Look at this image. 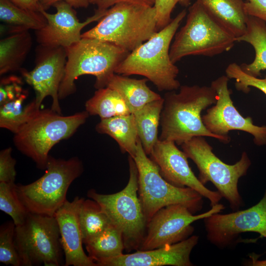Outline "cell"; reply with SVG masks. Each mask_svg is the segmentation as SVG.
Segmentation results:
<instances>
[{"label":"cell","instance_id":"cell-1","mask_svg":"<svg viewBox=\"0 0 266 266\" xmlns=\"http://www.w3.org/2000/svg\"><path fill=\"white\" fill-rule=\"evenodd\" d=\"M179 91H168L164 97L161 114V140L181 145L195 136L210 137L228 143L230 140L210 133L201 116L203 110L214 104L217 95L211 86L181 85Z\"/></svg>","mask_w":266,"mask_h":266},{"label":"cell","instance_id":"cell-2","mask_svg":"<svg viewBox=\"0 0 266 266\" xmlns=\"http://www.w3.org/2000/svg\"><path fill=\"white\" fill-rule=\"evenodd\" d=\"M186 14V10L183 9L166 27L131 52L117 66L115 73L143 76L160 91L179 89L181 85L176 79L179 68L171 61L169 50L172 40Z\"/></svg>","mask_w":266,"mask_h":266},{"label":"cell","instance_id":"cell-3","mask_svg":"<svg viewBox=\"0 0 266 266\" xmlns=\"http://www.w3.org/2000/svg\"><path fill=\"white\" fill-rule=\"evenodd\" d=\"M65 49L66 62L59 88V99L75 93L74 81L83 75L96 77L94 86L97 89L106 87L117 66L130 53L110 42L90 37L81 38Z\"/></svg>","mask_w":266,"mask_h":266},{"label":"cell","instance_id":"cell-4","mask_svg":"<svg viewBox=\"0 0 266 266\" xmlns=\"http://www.w3.org/2000/svg\"><path fill=\"white\" fill-rule=\"evenodd\" d=\"M81 38L90 37L112 43L131 52L158 32L154 6L118 3Z\"/></svg>","mask_w":266,"mask_h":266},{"label":"cell","instance_id":"cell-5","mask_svg":"<svg viewBox=\"0 0 266 266\" xmlns=\"http://www.w3.org/2000/svg\"><path fill=\"white\" fill-rule=\"evenodd\" d=\"M89 115L86 110L63 116L51 108L40 109L14 134L13 143L19 151L35 163L38 168L45 170L52 148L71 137Z\"/></svg>","mask_w":266,"mask_h":266},{"label":"cell","instance_id":"cell-6","mask_svg":"<svg viewBox=\"0 0 266 266\" xmlns=\"http://www.w3.org/2000/svg\"><path fill=\"white\" fill-rule=\"evenodd\" d=\"M235 38L196 0L188 8L185 25L174 35L170 58L175 64L187 56L212 57L230 50Z\"/></svg>","mask_w":266,"mask_h":266},{"label":"cell","instance_id":"cell-7","mask_svg":"<svg viewBox=\"0 0 266 266\" xmlns=\"http://www.w3.org/2000/svg\"><path fill=\"white\" fill-rule=\"evenodd\" d=\"M45 172L39 179L27 185L16 184L17 195L28 212L54 216L67 200V190L83 171L77 157L68 160L49 155Z\"/></svg>","mask_w":266,"mask_h":266},{"label":"cell","instance_id":"cell-8","mask_svg":"<svg viewBox=\"0 0 266 266\" xmlns=\"http://www.w3.org/2000/svg\"><path fill=\"white\" fill-rule=\"evenodd\" d=\"M129 178L121 191L111 194H101L94 189L87 196L97 201L113 225L122 233L125 250H138L144 239L147 222L138 196V173L133 159L128 158Z\"/></svg>","mask_w":266,"mask_h":266},{"label":"cell","instance_id":"cell-9","mask_svg":"<svg viewBox=\"0 0 266 266\" xmlns=\"http://www.w3.org/2000/svg\"><path fill=\"white\" fill-rule=\"evenodd\" d=\"M181 146L187 158L197 166L199 171L198 178L202 184L211 182L229 203L233 211L244 205L238 191V182L241 177L247 174L251 165L246 152H242L236 163L229 165L215 155L204 136L194 137Z\"/></svg>","mask_w":266,"mask_h":266},{"label":"cell","instance_id":"cell-10","mask_svg":"<svg viewBox=\"0 0 266 266\" xmlns=\"http://www.w3.org/2000/svg\"><path fill=\"white\" fill-rule=\"evenodd\" d=\"M147 156L139 138L132 158L138 170V196L147 223L158 210L169 205H183L193 214L200 211L203 197L191 188L177 187L167 182Z\"/></svg>","mask_w":266,"mask_h":266},{"label":"cell","instance_id":"cell-11","mask_svg":"<svg viewBox=\"0 0 266 266\" xmlns=\"http://www.w3.org/2000/svg\"><path fill=\"white\" fill-rule=\"evenodd\" d=\"M14 241L21 266L63 264V250L54 216L29 212L23 223L15 226Z\"/></svg>","mask_w":266,"mask_h":266},{"label":"cell","instance_id":"cell-12","mask_svg":"<svg viewBox=\"0 0 266 266\" xmlns=\"http://www.w3.org/2000/svg\"><path fill=\"white\" fill-rule=\"evenodd\" d=\"M225 208L223 204L217 203L208 211L195 215L180 204L163 207L148 222L144 239L138 250L154 249L184 240L193 234V222L220 213Z\"/></svg>","mask_w":266,"mask_h":266},{"label":"cell","instance_id":"cell-13","mask_svg":"<svg viewBox=\"0 0 266 266\" xmlns=\"http://www.w3.org/2000/svg\"><path fill=\"white\" fill-rule=\"evenodd\" d=\"M203 220L208 241L219 249L239 242L242 233H256L266 238V190L261 200L248 208L214 213Z\"/></svg>","mask_w":266,"mask_h":266},{"label":"cell","instance_id":"cell-14","mask_svg":"<svg viewBox=\"0 0 266 266\" xmlns=\"http://www.w3.org/2000/svg\"><path fill=\"white\" fill-rule=\"evenodd\" d=\"M229 79L226 75H222L211 82L210 86L215 90L217 100L202 116L204 126L212 133L229 140L230 131L245 132L253 136L256 145H266V125H255L251 117H244L238 111L231 98L232 92L228 88Z\"/></svg>","mask_w":266,"mask_h":266},{"label":"cell","instance_id":"cell-15","mask_svg":"<svg viewBox=\"0 0 266 266\" xmlns=\"http://www.w3.org/2000/svg\"><path fill=\"white\" fill-rule=\"evenodd\" d=\"M66 62V49L39 45L36 49L35 66L31 71L21 69L26 82L34 90L37 105L40 107L48 96L52 99L51 109L62 114L59 90L65 74Z\"/></svg>","mask_w":266,"mask_h":266},{"label":"cell","instance_id":"cell-16","mask_svg":"<svg viewBox=\"0 0 266 266\" xmlns=\"http://www.w3.org/2000/svg\"><path fill=\"white\" fill-rule=\"evenodd\" d=\"M158 166L164 178L174 186L191 188L208 199L212 206L221 200L217 191H212L202 184L189 166L188 158L172 141L159 139L149 155Z\"/></svg>","mask_w":266,"mask_h":266},{"label":"cell","instance_id":"cell-17","mask_svg":"<svg viewBox=\"0 0 266 266\" xmlns=\"http://www.w3.org/2000/svg\"><path fill=\"white\" fill-rule=\"evenodd\" d=\"M56 12L51 14L41 9L47 23L41 29L35 31L36 39L39 45L48 47H68L81 39V31L87 25L99 21L106 13L95 11L85 21L80 22L73 7L64 1L53 5Z\"/></svg>","mask_w":266,"mask_h":266},{"label":"cell","instance_id":"cell-18","mask_svg":"<svg viewBox=\"0 0 266 266\" xmlns=\"http://www.w3.org/2000/svg\"><path fill=\"white\" fill-rule=\"evenodd\" d=\"M198 235L171 245L148 250L102 259L95 262L97 266H192L190 255L199 242Z\"/></svg>","mask_w":266,"mask_h":266},{"label":"cell","instance_id":"cell-19","mask_svg":"<svg viewBox=\"0 0 266 266\" xmlns=\"http://www.w3.org/2000/svg\"><path fill=\"white\" fill-rule=\"evenodd\" d=\"M83 200L78 196L71 201L66 200L54 215L59 226L65 266H97L82 246L79 211Z\"/></svg>","mask_w":266,"mask_h":266},{"label":"cell","instance_id":"cell-20","mask_svg":"<svg viewBox=\"0 0 266 266\" xmlns=\"http://www.w3.org/2000/svg\"><path fill=\"white\" fill-rule=\"evenodd\" d=\"M219 24L236 38L246 30L248 19L244 0H196Z\"/></svg>","mask_w":266,"mask_h":266},{"label":"cell","instance_id":"cell-21","mask_svg":"<svg viewBox=\"0 0 266 266\" xmlns=\"http://www.w3.org/2000/svg\"><path fill=\"white\" fill-rule=\"evenodd\" d=\"M148 80L146 78L136 79L115 73L110 77L106 87L116 90L133 114L147 103L162 98L147 86Z\"/></svg>","mask_w":266,"mask_h":266},{"label":"cell","instance_id":"cell-22","mask_svg":"<svg viewBox=\"0 0 266 266\" xmlns=\"http://www.w3.org/2000/svg\"><path fill=\"white\" fill-rule=\"evenodd\" d=\"M96 130L114 139L122 152L128 153L132 157L134 156L139 137L133 114L100 119Z\"/></svg>","mask_w":266,"mask_h":266},{"label":"cell","instance_id":"cell-23","mask_svg":"<svg viewBox=\"0 0 266 266\" xmlns=\"http://www.w3.org/2000/svg\"><path fill=\"white\" fill-rule=\"evenodd\" d=\"M236 42H245L254 48L255 56L250 64L240 65L242 70L248 74L258 77L261 71L266 70V23L263 20L248 16L246 30L241 36L235 38Z\"/></svg>","mask_w":266,"mask_h":266},{"label":"cell","instance_id":"cell-24","mask_svg":"<svg viewBox=\"0 0 266 266\" xmlns=\"http://www.w3.org/2000/svg\"><path fill=\"white\" fill-rule=\"evenodd\" d=\"M29 31L10 34L0 41V74L21 68L32 46Z\"/></svg>","mask_w":266,"mask_h":266},{"label":"cell","instance_id":"cell-25","mask_svg":"<svg viewBox=\"0 0 266 266\" xmlns=\"http://www.w3.org/2000/svg\"><path fill=\"white\" fill-rule=\"evenodd\" d=\"M164 101L163 98L152 101L133 114L138 137L147 155L150 154L159 140L158 128Z\"/></svg>","mask_w":266,"mask_h":266},{"label":"cell","instance_id":"cell-26","mask_svg":"<svg viewBox=\"0 0 266 266\" xmlns=\"http://www.w3.org/2000/svg\"><path fill=\"white\" fill-rule=\"evenodd\" d=\"M0 19L8 26L10 34L29 30L37 31L47 23L41 12L22 8L10 0H0Z\"/></svg>","mask_w":266,"mask_h":266},{"label":"cell","instance_id":"cell-27","mask_svg":"<svg viewBox=\"0 0 266 266\" xmlns=\"http://www.w3.org/2000/svg\"><path fill=\"white\" fill-rule=\"evenodd\" d=\"M85 107L90 115H98L100 119L131 113L121 96L108 87L97 89L86 101Z\"/></svg>","mask_w":266,"mask_h":266},{"label":"cell","instance_id":"cell-28","mask_svg":"<svg viewBox=\"0 0 266 266\" xmlns=\"http://www.w3.org/2000/svg\"><path fill=\"white\" fill-rule=\"evenodd\" d=\"M25 91L17 98L0 105V127L16 133L40 110L35 100L23 105L27 97Z\"/></svg>","mask_w":266,"mask_h":266},{"label":"cell","instance_id":"cell-29","mask_svg":"<svg viewBox=\"0 0 266 266\" xmlns=\"http://www.w3.org/2000/svg\"><path fill=\"white\" fill-rule=\"evenodd\" d=\"M79 223L83 244L112 224L100 204L92 199L84 200L79 211Z\"/></svg>","mask_w":266,"mask_h":266},{"label":"cell","instance_id":"cell-30","mask_svg":"<svg viewBox=\"0 0 266 266\" xmlns=\"http://www.w3.org/2000/svg\"><path fill=\"white\" fill-rule=\"evenodd\" d=\"M84 244L88 256L95 262L121 255L125 249L122 233L113 225Z\"/></svg>","mask_w":266,"mask_h":266},{"label":"cell","instance_id":"cell-31","mask_svg":"<svg viewBox=\"0 0 266 266\" xmlns=\"http://www.w3.org/2000/svg\"><path fill=\"white\" fill-rule=\"evenodd\" d=\"M0 210L12 218L15 226L26 219L29 212L17 195L15 183L0 182Z\"/></svg>","mask_w":266,"mask_h":266},{"label":"cell","instance_id":"cell-32","mask_svg":"<svg viewBox=\"0 0 266 266\" xmlns=\"http://www.w3.org/2000/svg\"><path fill=\"white\" fill-rule=\"evenodd\" d=\"M15 225L8 221L0 228V262L6 265L21 266L14 241Z\"/></svg>","mask_w":266,"mask_h":266},{"label":"cell","instance_id":"cell-33","mask_svg":"<svg viewBox=\"0 0 266 266\" xmlns=\"http://www.w3.org/2000/svg\"><path fill=\"white\" fill-rule=\"evenodd\" d=\"M226 75L229 79L235 80V87L245 94L250 91V87L256 88L266 95V76L260 78L245 72L240 65L235 63L229 64L225 70Z\"/></svg>","mask_w":266,"mask_h":266},{"label":"cell","instance_id":"cell-34","mask_svg":"<svg viewBox=\"0 0 266 266\" xmlns=\"http://www.w3.org/2000/svg\"><path fill=\"white\" fill-rule=\"evenodd\" d=\"M177 4L188 7L190 0H155L154 7L156 12L157 27L160 31L166 27L172 20L171 14Z\"/></svg>","mask_w":266,"mask_h":266},{"label":"cell","instance_id":"cell-35","mask_svg":"<svg viewBox=\"0 0 266 266\" xmlns=\"http://www.w3.org/2000/svg\"><path fill=\"white\" fill-rule=\"evenodd\" d=\"M22 81L16 76H9L2 78L0 84V104H4L12 100L23 93Z\"/></svg>","mask_w":266,"mask_h":266},{"label":"cell","instance_id":"cell-36","mask_svg":"<svg viewBox=\"0 0 266 266\" xmlns=\"http://www.w3.org/2000/svg\"><path fill=\"white\" fill-rule=\"evenodd\" d=\"M11 152V147L2 149L0 152V182L15 183L16 161L12 157Z\"/></svg>","mask_w":266,"mask_h":266},{"label":"cell","instance_id":"cell-37","mask_svg":"<svg viewBox=\"0 0 266 266\" xmlns=\"http://www.w3.org/2000/svg\"><path fill=\"white\" fill-rule=\"evenodd\" d=\"M155 0H89L90 4L95 5L96 10L99 12H105L108 9L120 2H129L148 6H153Z\"/></svg>","mask_w":266,"mask_h":266},{"label":"cell","instance_id":"cell-38","mask_svg":"<svg viewBox=\"0 0 266 266\" xmlns=\"http://www.w3.org/2000/svg\"><path fill=\"white\" fill-rule=\"evenodd\" d=\"M245 8L248 15L259 18L266 23V0H246Z\"/></svg>","mask_w":266,"mask_h":266},{"label":"cell","instance_id":"cell-39","mask_svg":"<svg viewBox=\"0 0 266 266\" xmlns=\"http://www.w3.org/2000/svg\"><path fill=\"white\" fill-rule=\"evenodd\" d=\"M64 1L74 8H86L90 4L89 0H39L41 8L46 10L54 3Z\"/></svg>","mask_w":266,"mask_h":266},{"label":"cell","instance_id":"cell-40","mask_svg":"<svg viewBox=\"0 0 266 266\" xmlns=\"http://www.w3.org/2000/svg\"><path fill=\"white\" fill-rule=\"evenodd\" d=\"M10 0L16 6L25 9L39 12L41 9L39 4V0Z\"/></svg>","mask_w":266,"mask_h":266},{"label":"cell","instance_id":"cell-41","mask_svg":"<svg viewBox=\"0 0 266 266\" xmlns=\"http://www.w3.org/2000/svg\"><path fill=\"white\" fill-rule=\"evenodd\" d=\"M250 260L247 262V266H266V260H259L257 255L252 253L249 256Z\"/></svg>","mask_w":266,"mask_h":266}]
</instances>
